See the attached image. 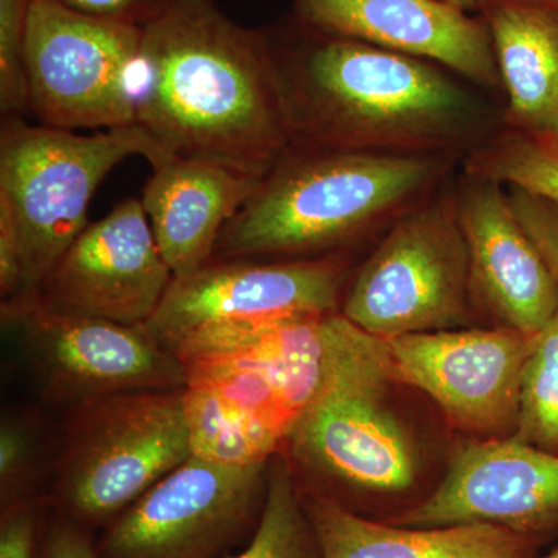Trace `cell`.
<instances>
[{"label": "cell", "instance_id": "2e32d148", "mask_svg": "<svg viewBox=\"0 0 558 558\" xmlns=\"http://www.w3.org/2000/svg\"><path fill=\"white\" fill-rule=\"evenodd\" d=\"M293 17L314 31L442 65L502 98L490 33L446 0H292Z\"/></svg>", "mask_w": 558, "mask_h": 558}, {"label": "cell", "instance_id": "83f0119b", "mask_svg": "<svg viewBox=\"0 0 558 558\" xmlns=\"http://www.w3.org/2000/svg\"><path fill=\"white\" fill-rule=\"evenodd\" d=\"M36 519L31 506L16 502L3 509L0 558H35Z\"/></svg>", "mask_w": 558, "mask_h": 558}, {"label": "cell", "instance_id": "3957f363", "mask_svg": "<svg viewBox=\"0 0 558 558\" xmlns=\"http://www.w3.org/2000/svg\"><path fill=\"white\" fill-rule=\"evenodd\" d=\"M450 154L289 146L220 233L213 259H314L381 236L461 170Z\"/></svg>", "mask_w": 558, "mask_h": 558}, {"label": "cell", "instance_id": "6da1fadb", "mask_svg": "<svg viewBox=\"0 0 558 558\" xmlns=\"http://www.w3.org/2000/svg\"><path fill=\"white\" fill-rule=\"evenodd\" d=\"M289 146L464 159L502 128V102L418 58L314 31L264 28Z\"/></svg>", "mask_w": 558, "mask_h": 558}, {"label": "cell", "instance_id": "5bb4252c", "mask_svg": "<svg viewBox=\"0 0 558 558\" xmlns=\"http://www.w3.org/2000/svg\"><path fill=\"white\" fill-rule=\"evenodd\" d=\"M398 524L486 523L529 538L558 527V453L517 438H473L453 450L446 476Z\"/></svg>", "mask_w": 558, "mask_h": 558}, {"label": "cell", "instance_id": "8992f818", "mask_svg": "<svg viewBox=\"0 0 558 558\" xmlns=\"http://www.w3.org/2000/svg\"><path fill=\"white\" fill-rule=\"evenodd\" d=\"M454 178L396 220L352 270L340 312L360 329L392 339L470 328L476 318Z\"/></svg>", "mask_w": 558, "mask_h": 558}, {"label": "cell", "instance_id": "ba28073f", "mask_svg": "<svg viewBox=\"0 0 558 558\" xmlns=\"http://www.w3.org/2000/svg\"><path fill=\"white\" fill-rule=\"evenodd\" d=\"M183 388L76 407L58 480L70 515L86 523L116 519L193 457Z\"/></svg>", "mask_w": 558, "mask_h": 558}, {"label": "cell", "instance_id": "9a60e30c", "mask_svg": "<svg viewBox=\"0 0 558 558\" xmlns=\"http://www.w3.org/2000/svg\"><path fill=\"white\" fill-rule=\"evenodd\" d=\"M459 226L469 256L470 296L494 326L537 333L558 314V289L521 226L505 185L459 174L453 182Z\"/></svg>", "mask_w": 558, "mask_h": 558}, {"label": "cell", "instance_id": "cb8c5ba5", "mask_svg": "<svg viewBox=\"0 0 558 558\" xmlns=\"http://www.w3.org/2000/svg\"><path fill=\"white\" fill-rule=\"evenodd\" d=\"M31 0H0V112L2 119L28 112L25 38Z\"/></svg>", "mask_w": 558, "mask_h": 558}, {"label": "cell", "instance_id": "9c48e42d", "mask_svg": "<svg viewBox=\"0 0 558 558\" xmlns=\"http://www.w3.org/2000/svg\"><path fill=\"white\" fill-rule=\"evenodd\" d=\"M143 28L31 0L25 38L28 112L57 130H117L137 123Z\"/></svg>", "mask_w": 558, "mask_h": 558}, {"label": "cell", "instance_id": "e0dca14e", "mask_svg": "<svg viewBox=\"0 0 558 558\" xmlns=\"http://www.w3.org/2000/svg\"><path fill=\"white\" fill-rule=\"evenodd\" d=\"M259 182L199 157L171 156L153 168L140 202L174 278L189 277L213 259L220 233Z\"/></svg>", "mask_w": 558, "mask_h": 558}, {"label": "cell", "instance_id": "30bf717a", "mask_svg": "<svg viewBox=\"0 0 558 558\" xmlns=\"http://www.w3.org/2000/svg\"><path fill=\"white\" fill-rule=\"evenodd\" d=\"M2 322L44 391L61 402L78 407L123 392L185 387L182 363L142 326L68 314L35 300L2 303Z\"/></svg>", "mask_w": 558, "mask_h": 558}, {"label": "cell", "instance_id": "5b68a950", "mask_svg": "<svg viewBox=\"0 0 558 558\" xmlns=\"http://www.w3.org/2000/svg\"><path fill=\"white\" fill-rule=\"evenodd\" d=\"M392 384L387 341L336 312L322 385L284 442L290 458L315 478L351 490H409L418 457L389 402Z\"/></svg>", "mask_w": 558, "mask_h": 558}, {"label": "cell", "instance_id": "4fadbf2b", "mask_svg": "<svg viewBox=\"0 0 558 558\" xmlns=\"http://www.w3.org/2000/svg\"><path fill=\"white\" fill-rule=\"evenodd\" d=\"M172 279L142 202L128 197L83 230L33 300L68 314L143 326Z\"/></svg>", "mask_w": 558, "mask_h": 558}, {"label": "cell", "instance_id": "f546056e", "mask_svg": "<svg viewBox=\"0 0 558 558\" xmlns=\"http://www.w3.org/2000/svg\"><path fill=\"white\" fill-rule=\"evenodd\" d=\"M446 2L451 3V5H457L459 9L465 10V11H472L475 9L476 3H478V0H446Z\"/></svg>", "mask_w": 558, "mask_h": 558}, {"label": "cell", "instance_id": "4316f807", "mask_svg": "<svg viewBox=\"0 0 558 558\" xmlns=\"http://www.w3.org/2000/svg\"><path fill=\"white\" fill-rule=\"evenodd\" d=\"M87 16L146 27L170 10L175 0H53Z\"/></svg>", "mask_w": 558, "mask_h": 558}, {"label": "cell", "instance_id": "ffe728a7", "mask_svg": "<svg viewBox=\"0 0 558 558\" xmlns=\"http://www.w3.org/2000/svg\"><path fill=\"white\" fill-rule=\"evenodd\" d=\"M193 457L229 465L267 464L284 436L207 388H183Z\"/></svg>", "mask_w": 558, "mask_h": 558}, {"label": "cell", "instance_id": "484cf974", "mask_svg": "<svg viewBox=\"0 0 558 558\" xmlns=\"http://www.w3.org/2000/svg\"><path fill=\"white\" fill-rule=\"evenodd\" d=\"M510 205L538 248L558 289V205L519 189H508Z\"/></svg>", "mask_w": 558, "mask_h": 558}, {"label": "cell", "instance_id": "ac0fdd59", "mask_svg": "<svg viewBox=\"0 0 558 558\" xmlns=\"http://www.w3.org/2000/svg\"><path fill=\"white\" fill-rule=\"evenodd\" d=\"M502 87V126L558 135V0H478Z\"/></svg>", "mask_w": 558, "mask_h": 558}, {"label": "cell", "instance_id": "f1b7e54d", "mask_svg": "<svg viewBox=\"0 0 558 558\" xmlns=\"http://www.w3.org/2000/svg\"><path fill=\"white\" fill-rule=\"evenodd\" d=\"M43 558H102L78 527L60 523L51 527L44 546Z\"/></svg>", "mask_w": 558, "mask_h": 558}, {"label": "cell", "instance_id": "44dd1931", "mask_svg": "<svg viewBox=\"0 0 558 558\" xmlns=\"http://www.w3.org/2000/svg\"><path fill=\"white\" fill-rule=\"evenodd\" d=\"M461 171L558 205V135L502 126L462 159Z\"/></svg>", "mask_w": 558, "mask_h": 558}, {"label": "cell", "instance_id": "277c9868", "mask_svg": "<svg viewBox=\"0 0 558 558\" xmlns=\"http://www.w3.org/2000/svg\"><path fill=\"white\" fill-rule=\"evenodd\" d=\"M130 157L150 168L171 157L138 123L81 135L22 117L0 128V238L16 247L24 301L35 299L65 250L89 226L102 180ZM13 303V301H10Z\"/></svg>", "mask_w": 558, "mask_h": 558}, {"label": "cell", "instance_id": "7c38bea8", "mask_svg": "<svg viewBox=\"0 0 558 558\" xmlns=\"http://www.w3.org/2000/svg\"><path fill=\"white\" fill-rule=\"evenodd\" d=\"M385 341L396 384L425 392L454 427L478 439L515 433L532 336L492 326Z\"/></svg>", "mask_w": 558, "mask_h": 558}, {"label": "cell", "instance_id": "603a6c76", "mask_svg": "<svg viewBox=\"0 0 558 558\" xmlns=\"http://www.w3.org/2000/svg\"><path fill=\"white\" fill-rule=\"evenodd\" d=\"M513 436L558 453V314L532 336Z\"/></svg>", "mask_w": 558, "mask_h": 558}, {"label": "cell", "instance_id": "d6986e66", "mask_svg": "<svg viewBox=\"0 0 558 558\" xmlns=\"http://www.w3.org/2000/svg\"><path fill=\"white\" fill-rule=\"evenodd\" d=\"M303 502L318 558H534V538L495 524L389 526L363 519L328 495Z\"/></svg>", "mask_w": 558, "mask_h": 558}, {"label": "cell", "instance_id": "d4e9b609", "mask_svg": "<svg viewBox=\"0 0 558 558\" xmlns=\"http://www.w3.org/2000/svg\"><path fill=\"white\" fill-rule=\"evenodd\" d=\"M36 459L35 435L20 418L7 417L0 427V488L2 508L21 502V494L32 478Z\"/></svg>", "mask_w": 558, "mask_h": 558}, {"label": "cell", "instance_id": "52a82bcc", "mask_svg": "<svg viewBox=\"0 0 558 558\" xmlns=\"http://www.w3.org/2000/svg\"><path fill=\"white\" fill-rule=\"evenodd\" d=\"M352 260L211 259L172 279L159 310L142 328L180 363L220 341L301 315L340 311Z\"/></svg>", "mask_w": 558, "mask_h": 558}, {"label": "cell", "instance_id": "8fae6325", "mask_svg": "<svg viewBox=\"0 0 558 558\" xmlns=\"http://www.w3.org/2000/svg\"><path fill=\"white\" fill-rule=\"evenodd\" d=\"M269 462L191 457L113 519L101 557L218 558L263 513Z\"/></svg>", "mask_w": 558, "mask_h": 558}, {"label": "cell", "instance_id": "4dcf8cb0", "mask_svg": "<svg viewBox=\"0 0 558 558\" xmlns=\"http://www.w3.org/2000/svg\"><path fill=\"white\" fill-rule=\"evenodd\" d=\"M539 558H558V549L553 550V553L548 554V556L539 557Z\"/></svg>", "mask_w": 558, "mask_h": 558}, {"label": "cell", "instance_id": "7a4b0ae2", "mask_svg": "<svg viewBox=\"0 0 558 558\" xmlns=\"http://www.w3.org/2000/svg\"><path fill=\"white\" fill-rule=\"evenodd\" d=\"M135 109L170 156L263 179L289 148L267 33L230 20L216 0H175L143 27Z\"/></svg>", "mask_w": 558, "mask_h": 558}, {"label": "cell", "instance_id": "7402d4cb", "mask_svg": "<svg viewBox=\"0 0 558 558\" xmlns=\"http://www.w3.org/2000/svg\"><path fill=\"white\" fill-rule=\"evenodd\" d=\"M230 558H318L317 539L292 465L278 453L269 462L266 501L253 537Z\"/></svg>", "mask_w": 558, "mask_h": 558}]
</instances>
